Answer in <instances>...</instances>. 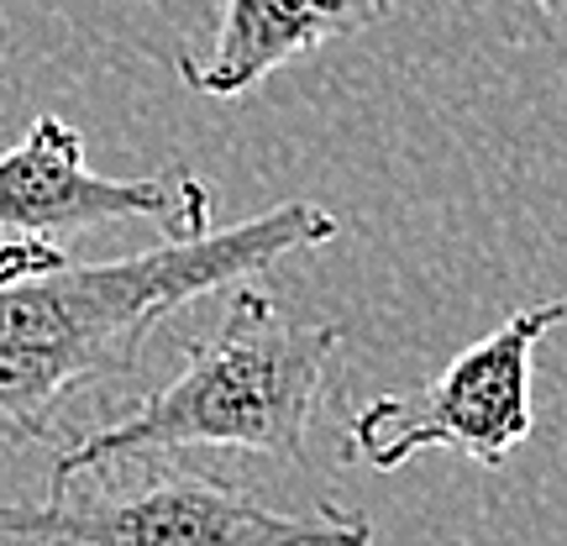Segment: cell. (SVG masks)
Returning a JSON list of instances; mask_svg holds the SVG:
<instances>
[{
	"label": "cell",
	"instance_id": "cell-1",
	"mask_svg": "<svg viewBox=\"0 0 567 546\" xmlns=\"http://www.w3.org/2000/svg\"><path fill=\"white\" fill-rule=\"evenodd\" d=\"M337 216L284 200L195 243L74 264L48 237H0V431L59 442L84 394L137 379L142 347L179 305L237 289L284 253L337 243Z\"/></svg>",
	"mask_w": 567,
	"mask_h": 546
},
{
	"label": "cell",
	"instance_id": "cell-2",
	"mask_svg": "<svg viewBox=\"0 0 567 546\" xmlns=\"http://www.w3.org/2000/svg\"><path fill=\"white\" fill-rule=\"evenodd\" d=\"M342 337L337 321H295L264 289L237 284L221 326L184 352L174 379H163L126 415L63 446L48 473V494L80 473L147 463L179 446H237L305 463Z\"/></svg>",
	"mask_w": 567,
	"mask_h": 546
},
{
	"label": "cell",
	"instance_id": "cell-3",
	"mask_svg": "<svg viewBox=\"0 0 567 546\" xmlns=\"http://www.w3.org/2000/svg\"><path fill=\"white\" fill-rule=\"evenodd\" d=\"M0 542L32 546H373V526L342 505L310 515L264 505L216 473H153L111 484L84 473L42 505H0Z\"/></svg>",
	"mask_w": 567,
	"mask_h": 546
},
{
	"label": "cell",
	"instance_id": "cell-4",
	"mask_svg": "<svg viewBox=\"0 0 567 546\" xmlns=\"http://www.w3.org/2000/svg\"><path fill=\"white\" fill-rule=\"evenodd\" d=\"M567 321V300H542L499 321L484 342L463 347L431 384L379 394L352 415L347 446L379 473L405 467L431 446H446L478 467H505L530 436V368L536 347Z\"/></svg>",
	"mask_w": 567,
	"mask_h": 546
},
{
	"label": "cell",
	"instance_id": "cell-5",
	"mask_svg": "<svg viewBox=\"0 0 567 546\" xmlns=\"http://www.w3.org/2000/svg\"><path fill=\"white\" fill-rule=\"evenodd\" d=\"M116 222H153L168 243L210 231V184L195 174L105 179L84 163L80 132L63 116H38L27 137L0 153V237H69Z\"/></svg>",
	"mask_w": 567,
	"mask_h": 546
},
{
	"label": "cell",
	"instance_id": "cell-6",
	"mask_svg": "<svg viewBox=\"0 0 567 546\" xmlns=\"http://www.w3.org/2000/svg\"><path fill=\"white\" fill-rule=\"evenodd\" d=\"M394 0H221L210 53H184L179 80L195 95L231 101L264 84L274 69L316 53L326 42L358 38L389 17Z\"/></svg>",
	"mask_w": 567,
	"mask_h": 546
},
{
	"label": "cell",
	"instance_id": "cell-7",
	"mask_svg": "<svg viewBox=\"0 0 567 546\" xmlns=\"http://www.w3.org/2000/svg\"><path fill=\"white\" fill-rule=\"evenodd\" d=\"M536 6H542V11H551V17H563V21H567V0H536Z\"/></svg>",
	"mask_w": 567,
	"mask_h": 546
}]
</instances>
